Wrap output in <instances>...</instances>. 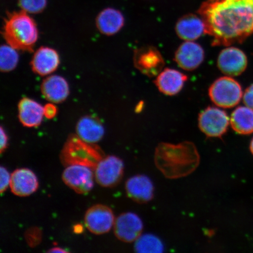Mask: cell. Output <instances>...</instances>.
<instances>
[{
	"instance_id": "obj_8",
	"label": "cell",
	"mask_w": 253,
	"mask_h": 253,
	"mask_svg": "<svg viewBox=\"0 0 253 253\" xmlns=\"http://www.w3.org/2000/svg\"><path fill=\"white\" fill-rule=\"evenodd\" d=\"M135 68L147 77H157L163 70L165 62L156 47L145 46L135 50L134 55Z\"/></svg>"
},
{
	"instance_id": "obj_33",
	"label": "cell",
	"mask_w": 253,
	"mask_h": 253,
	"mask_svg": "<svg viewBox=\"0 0 253 253\" xmlns=\"http://www.w3.org/2000/svg\"><path fill=\"white\" fill-rule=\"evenodd\" d=\"M250 149H251L252 153L253 154V138L251 141V145H250Z\"/></svg>"
},
{
	"instance_id": "obj_5",
	"label": "cell",
	"mask_w": 253,
	"mask_h": 253,
	"mask_svg": "<svg viewBox=\"0 0 253 253\" xmlns=\"http://www.w3.org/2000/svg\"><path fill=\"white\" fill-rule=\"evenodd\" d=\"M209 95L212 102L218 107L230 109L239 103L243 91L239 82L227 76L216 79L211 84Z\"/></svg>"
},
{
	"instance_id": "obj_25",
	"label": "cell",
	"mask_w": 253,
	"mask_h": 253,
	"mask_svg": "<svg viewBox=\"0 0 253 253\" xmlns=\"http://www.w3.org/2000/svg\"><path fill=\"white\" fill-rule=\"evenodd\" d=\"M17 50L8 44L1 46L0 50V68L2 72L13 71L17 66L19 55Z\"/></svg>"
},
{
	"instance_id": "obj_6",
	"label": "cell",
	"mask_w": 253,
	"mask_h": 253,
	"mask_svg": "<svg viewBox=\"0 0 253 253\" xmlns=\"http://www.w3.org/2000/svg\"><path fill=\"white\" fill-rule=\"evenodd\" d=\"M228 115L217 107H209L199 115L198 124L202 132L210 137H221L228 128Z\"/></svg>"
},
{
	"instance_id": "obj_1",
	"label": "cell",
	"mask_w": 253,
	"mask_h": 253,
	"mask_svg": "<svg viewBox=\"0 0 253 253\" xmlns=\"http://www.w3.org/2000/svg\"><path fill=\"white\" fill-rule=\"evenodd\" d=\"M198 14L213 46L242 43L253 34V0H207Z\"/></svg>"
},
{
	"instance_id": "obj_12",
	"label": "cell",
	"mask_w": 253,
	"mask_h": 253,
	"mask_svg": "<svg viewBox=\"0 0 253 253\" xmlns=\"http://www.w3.org/2000/svg\"><path fill=\"white\" fill-rule=\"evenodd\" d=\"M114 232L118 239L123 242H135L141 235L143 223L137 214L132 212L121 214L114 223Z\"/></svg>"
},
{
	"instance_id": "obj_26",
	"label": "cell",
	"mask_w": 253,
	"mask_h": 253,
	"mask_svg": "<svg viewBox=\"0 0 253 253\" xmlns=\"http://www.w3.org/2000/svg\"><path fill=\"white\" fill-rule=\"evenodd\" d=\"M19 7L28 14H37L42 12L47 5V0H18Z\"/></svg>"
},
{
	"instance_id": "obj_30",
	"label": "cell",
	"mask_w": 253,
	"mask_h": 253,
	"mask_svg": "<svg viewBox=\"0 0 253 253\" xmlns=\"http://www.w3.org/2000/svg\"><path fill=\"white\" fill-rule=\"evenodd\" d=\"M1 143H0V152L2 153V152L5 150L7 147L8 144V137L5 131L3 129L2 126H1Z\"/></svg>"
},
{
	"instance_id": "obj_15",
	"label": "cell",
	"mask_w": 253,
	"mask_h": 253,
	"mask_svg": "<svg viewBox=\"0 0 253 253\" xmlns=\"http://www.w3.org/2000/svg\"><path fill=\"white\" fill-rule=\"evenodd\" d=\"M59 63L58 52L51 47L43 46L35 52L31 65L36 74L43 77L54 72L58 69Z\"/></svg>"
},
{
	"instance_id": "obj_20",
	"label": "cell",
	"mask_w": 253,
	"mask_h": 253,
	"mask_svg": "<svg viewBox=\"0 0 253 253\" xmlns=\"http://www.w3.org/2000/svg\"><path fill=\"white\" fill-rule=\"evenodd\" d=\"M18 118L27 127L39 126L44 116V106L30 98H23L18 103Z\"/></svg>"
},
{
	"instance_id": "obj_29",
	"label": "cell",
	"mask_w": 253,
	"mask_h": 253,
	"mask_svg": "<svg viewBox=\"0 0 253 253\" xmlns=\"http://www.w3.org/2000/svg\"><path fill=\"white\" fill-rule=\"evenodd\" d=\"M58 109L55 105V103H47L44 106V116L48 119L54 118L56 116Z\"/></svg>"
},
{
	"instance_id": "obj_16",
	"label": "cell",
	"mask_w": 253,
	"mask_h": 253,
	"mask_svg": "<svg viewBox=\"0 0 253 253\" xmlns=\"http://www.w3.org/2000/svg\"><path fill=\"white\" fill-rule=\"evenodd\" d=\"M188 77L176 69L166 68L157 77L155 84L161 93L168 96H175L184 86Z\"/></svg>"
},
{
	"instance_id": "obj_7",
	"label": "cell",
	"mask_w": 253,
	"mask_h": 253,
	"mask_svg": "<svg viewBox=\"0 0 253 253\" xmlns=\"http://www.w3.org/2000/svg\"><path fill=\"white\" fill-rule=\"evenodd\" d=\"M94 178L98 184L104 188H112L121 181L124 164L118 157H103L94 169Z\"/></svg>"
},
{
	"instance_id": "obj_23",
	"label": "cell",
	"mask_w": 253,
	"mask_h": 253,
	"mask_svg": "<svg viewBox=\"0 0 253 253\" xmlns=\"http://www.w3.org/2000/svg\"><path fill=\"white\" fill-rule=\"evenodd\" d=\"M230 123L232 128L238 134L253 133V110L246 106L237 107L231 115Z\"/></svg>"
},
{
	"instance_id": "obj_17",
	"label": "cell",
	"mask_w": 253,
	"mask_h": 253,
	"mask_svg": "<svg viewBox=\"0 0 253 253\" xmlns=\"http://www.w3.org/2000/svg\"><path fill=\"white\" fill-rule=\"evenodd\" d=\"M175 31L182 40H197L205 33L204 21L201 16L194 14L183 15L177 21Z\"/></svg>"
},
{
	"instance_id": "obj_18",
	"label": "cell",
	"mask_w": 253,
	"mask_h": 253,
	"mask_svg": "<svg viewBox=\"0 0 253 253\" xmlns=\"http://www.w3.org/2000/svg\"><path fill=\"white\" fill-rule=\"evenodd\" d=\"M126 189L129 198L140 203L150 201L153 197V182L144 175H135L129 178L126 183Z\"/></svg>"
},
{
	"instance_id": "obj_3",
	"label": "cell",
	"mask_w": 253,
	"mask_h": 253,
	"mask_svg": "<svg viewBox=\"0 0 253 253\" xmlns=\"http://www.w3.org/2000/svg\"><path fill=\"white\" fill-rule=\"evenodd\" d=\"M3 30L6 42L17 50L30 51L39 39L36 22L23 10L9 14Z\"/></svg>"
},
{
	"instance_id": "obj_11",
	"label": "cell",
	"mask_w": 253,
	"mask_h": 253,
	"mask_svg": "<svg viewBox=\"0 0 253 253\" xmlns=\"http://www.w3.org/2000/svg\"><path fill=\"white\" fill-rule=\"evenodd\" d=\"M217 66L223 74L228 77H237L248 67V60L242 50L228 46L220 52L217 58Z\"/></svg>"
},
{
	"instance_id": "obj_27",
	"label": "cell",
	"mask_w": 253,
	"mask_h": 253,
	"mask_svg": "<svg viewBox=\"0 0 253 253\" xmlns=\"http://www.w3.org/2000/svg\"><path fill=\"white\" fill-rule=\"evenodd\" d=\"M0 177H1V186H0V192L2 194L10 185L11 175L5 167L0 168Z\"/></svg>"
},
{
	"instance_id": "obj_19",
	"label": "cell",
	"mask_w": 253,
	"mask_h": 253,
	"mask_svg": "<svg viewBox=\"0 0 253 253\" xmlns=\"http://www.w3.org/2000/svg\"><path fill=\"white\" fill-rule=\"evenodd\" d=\"M41 89L45 99L55 104L63 102L69 94L68 82L59 75L49 76L43 81Z\"/></svg>"
},
{
	"instance_id": "obj_31",
	"label": "cell",
	"mask_w": 253,
	"mask_h": 253,
	"mask_svg": "<svg viewBox=\"0 0 253 253\" xmlns=\"http://www.w3.org/2000/svg\"><path fill=\"white\" fill-rule=\"evenodd\" d=\"M68 252L65 251V250L63 249L62 248H52V249H50L49 251H47V253H67Z\"/></svg>"
},
{
	"instance_id": "obj_22",
	"label": "cell",
	"mask_w": 253,
	"mask_h": 253,
	"mask_svg": "<svg viewBox=\"0 0 253 253\" xmlns=\"http://www.w3.org/2000/svg\"><path fill=\"white\" fill-rule=\"evenodd\" d=\"M98 30L106 36H113L124 26L125 18L121 12L113 8L104 9L96 20Z\"/></svg>"
},
{
	"instance_id": "obj_21",
	"label": "cell",
	"mask_w": 253,
	"mask_h": 253,
	"mask_svg": "<svg viewBox=\"0 0 253 253\" xmlns=\"http://www.w3.org/2000/svg\"><path fill=\"white\" fill-rule=\"evenodd\" d=\"M76 130L81 140L89 144L100 141L104 135L102 123L93 116H84L79 120Z\"/></svg>"
},
{
	"instance_id": "obj_13",
	"label": "cell",
	"mask_w": 253,
	"mask_h": 253,
	"mask_svg": "<svg viewBox=\"0 0 253 253\" xmlns=\"http://www.w3.org/2000/svg\"><path fill=\"white\" fill-rule=\"evenodd\" d=\"M205 51L199 44L186 41L176 50L174 60L179 67L187 71L197 69L204 62Z\"/></svg>"
},
{
	"instance_id": "obj_24",
	"label": "cell",
	"mask_w": 253,
	"mask_h": 253,
	"mask_svg": "<svg viewBox=\"0 0 253 253\" xmlns=\"http://www.w3.org/2000/svg\"><path fill=\"white\" fill-rule=\"evenodd\" d=\"M135 251L138 253H162L163 243L158 237L152 234L141 235L135 240Z\"/></svg>"
},
{
	"instance_id": "obj_32",
	"label": "cell",
	"mask_w": 253,
	"mask_h": 253,
	"mask_svg": "<svg viewBox=\"0 0 253 253\" xmlns=\"http://www.w3.org/2000/svg\"><path fill=\"white\" fill-rule=\"evenodd\" d=\"M83 227L81 225V224H77L74 227V231L75 233H81L83 232Z\"/></svg>"
},
{
	"instance_id": "obj_4",
	"label": "cell",
	"mask_w": 253,
	"mask_h": 253,
	"mask_svg": "<svg viewBox=\"0 0 253 253\" xmlns=\"http://www.w3.org/2000/svg\"><path fill=\"white\" fill-rule=\"evenodd\" d=\"M103 158L99 147L84 142L77 135L69 137L61 154L62 162L66 167L76 164L87 166L93 169Z\"/></svg>"
},
{
	"instance_id": "obj_14",
	"label": "cell",
	"mask_w": 253,
	"mask_h": 253,
	"mask_svg": "<svg viewBox=\"0 0 253 253\" xmlns=\"http://www.w3.org/2000/svg\"><path fill=\"white\" fill-rule=\"evenodd\" d=\"M10 188L18 197H28L39 188V183L36 174L30 169H20L11 175Z\"/></svg>"
},
{
	"instance_id": "obj_9",
	"label": "cell",
	"mask_w": 253,
	"mask_h": 253,
	"mask_svg": "<svg viewBox=\"0 0 253 253\" xmlns=\"http://www.w3.org/2000/svg\"><path fill=\"white\" fill-rule=\"evenodd\" d=\"M93 170L90 167L76 164L67 166L62 173L63 181L78 194H87L94 186Z\"/></svg>"
},
{
	"instance_id": "obj_2",
	"label": "cell",
	"mask_w": 253,
	"mask_h": 253,
	"mask_svg": "<svg viewBox=\"0 0 253 253\" xmlns=\"http://www.w3.org/2000/svg\"><path fill=\"white\" fill-rule=\"evenodd\" d=\"M200 157L191 142L179 144L161 143L156 148L155 163L164 175L169 179L187 176L197 169Z\"/></svg>"
},
{
	"instance_id": "obj_10",
	"label": "cell",
	"mask_w": 253,
	"mask_h": 253,
	"mask_svg": "<svg viewBox=\"0 0 253 253\" xmlns=\"http://www.w3.org/2000/svg\"><path fill=\"white\" fill-rule=\"evenodd\" d=\"M113 211L106 205L97 204L90 207L84 215L86 228L94 235L109 232L115 223Z\"/></svg>"
},
{
	"instance_id": "obj_28",
	"label": "cell",
	"mask_w": 253,
	"mask_h": 253,
	"mask_svg": "<svg viewBox=\"0 0 253 253\" xmlns=\"http://www.w3.org/2000/svg\"><path fill=\"white\" fill-rule=\"evenodd\" d=\"M243 102L245 106L253 110V84L246 88L243 94Z\"/></svg>"
}]
</instances>
